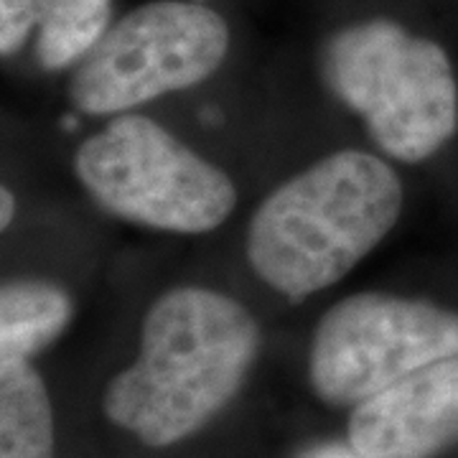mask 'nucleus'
Segmentation results:
<instances>
[{"label": "nucleus", "mask_w": 458, "mask_h": 458, "mask_svg": "<svg viewBox=\"0 0 458 458\" xmlns=\"http://www.w3.org/2000/svg\"><path fill=\"white\" fill-rule=\"evenodd\" d=\"M260 328L242 303L209 288H174L148 311L140 354L105 390V415L153 448L207 426L245 385Z\"/></svg>", "instance_id": "1"}, {"label": "nucleus", "mask_w": 458, "mask_h": 458, "mask_svg": "<svg viewBox=\"0 0 458 458\" xmlns=\"http://www.w3.org/2000/svg\"><path fill=\"white\" fill-rule=\"evenodd\" d=\"M403 183L382 158L336 150L309 165L252 214L247 258L280 295L301 301L364 260L394 227Z\"/></svg>", "instance_id": "2"}, {"label": "nucleus", "mask_w": 458, "mask_h": 458, "mask_svg": "<svg viewBox=\"0 0 458 458\" xmlns=\"http://www.w3.org/2000/svg\"><path fill=\"white\" fill-rule=\"evenodd\" d=\"M328 89L361 114L375 143L420 164L456 132L458 87L445 51L393 21L339 31L324 54Z\"/></svg>", "instance_id": "3"}, {"label": "nucleus", "mask_w": 458, "mask_h": 458, "mask_svg": "<svg viewBox=\"0 0 458 458\" xmlns=\"http://www.w3.org/2000/svg\"><path fill=\"white\" fill-rule=\"evenodd\" d=\"M74 171L105 212L161 232H212L237 204L222 168L146 114H117L89 135L77 148Z\"/></svg>", "instance_id": "4"}, {"label": "nucleus", "mask_w": 458, "mask_h": 458, "mask_svg": "<svg viewBox=\"0 0 458 458\" xmlns=\"http://www.w3.org/2000/svg\"><path fill=\"white\" fill-rule=\"evenodd\" d=\"M229 51V29L199 3L158 0L113 23L77 64L69 98L84 114H123L212 77Z\"/></svg>", "instance_id": "5"}, {"label": "nucleus", "mask_w": 458, "mask_h": 458, "mask_svg": "<svg viewBox=\"0 0 458 458\" xmlns=\"http://www.w3.org/2000/svg\"><path fill=\"white\" fill-rule=\"evenodd\" d=\"M456 354L458 313L415 298L357 293L318 321L311 385L331 405H360L403 377Z\"/></svg>", "instance_id": "6"}, {"label": "nucleus", "mask_w": 458, "mask_h": 458, "mask_svg": "<svg viewBox=\"0 0 458 458\" xmlns=\"http://www.w3.org/2000/svg\"><path fill=\"white\" fill-rule=\"evenodd\" d=\"M349 441L369 458H433L458 443V354L354 405Z\"/></svg>", "instance_id": "7"}, {"label": "nucleus", "mask_w": 458, "mask_h": 458, "mask_svg": "<svg viewBox=\"0 0 458 458\" xmlns=\"http://www.w3.org/2000/svg\"><path fill=\"white\" fill-rule=\"evenodd\" d=\"M72 298L49 280L0 285V364L33 357L72 321Z\"/></svg>", "instance_id": "8"}, {"label": "nucleus", "mask_w": 458, "mask_h": 458, "mask_svg": "<svg viewBox=\"0 0 458 458\" xmlns=\"http://www.w3.org/2000/svg\"><path fill=\"white\" fill-rule=\"evenodd\" d=\"M0 458H56L49 393L29 360L0 364Z\"/></svg>", "instance_id": "9"}, {"label": "nucleus", "mask_w": 458, "mask_h": 458, "mask_svg": "<svg viewBox=\"0 0 458 458\" xmlns=\"http://www.w3.org/2000/svg\"><path fill=\"white\" fill-rule=\"evenodd\" d=\"M113 26V0H47L36 59L49 72L77 66Z\"/></svg>", "instance_id": "10"}, {"label": "nucleus", "mask_w": 458, "mask_h": 458, "mask_svg": "<svg viewBox=\"0 0 458 458\" xmlns=\"http://www.w3.org/2000/svg\"><path fill=\"white\" fill-rule=\"evenodd\" d=\"M47 0H0V56L16 54L41 23Z\"/></svg>", "instance_id": "11"}, {"label": "nucleus", "mask_w": 458, "mask_h": 458, "mask_svg": "<svg viewBox=\"0 0 458 458\" xmlns=\"http://www.w3.org/2000/svg\"><path fill=\"white\" fill-rule=\"evenodd\" d=\"M295 458H369L367 454H361L360 448L352 441H327V443H313L309 448H303Z\"/></svg>", "instance_id": "12"}, {"label": "nucleus", "mask_w": 458, "mask_h": 458, "mask_svg": "<svg viewBox=\"0 0 458 458\" xmlns=\"http://www.w3.org/2000/svg\"><path fill=\"white\" fill-rule=\"evenodd\" d=\"M13 216H16V197L0 183V232L11 227Z\"/></svg>", "instance_id": "13"}]
</instances>
